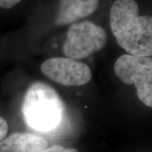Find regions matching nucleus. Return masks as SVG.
<instances>
[{
    "mask_svg": "<svg viewBox=\"0 0 152 152\" xmlns=\"http://www.w3.org/2000/svg\"><path fill=\"white\" fill-rule=\"evenodd\" d=\"M109 19L112 33L121 48L133 56H152V16H139L134 0H116Z\"/></svg>",
    "mask_w": 152,
    "mask_h": 152,
    "instance_id": "obj_1",
    "label": "nucleus"
},
{
    "mask_svg": "<svg viewBox=\"0 0 152 152\" xmlns=\"http://www.w3.org/2000/svg\"><path fill=\"white\" fill-rule=\"evenodd\" d=\"M64 106L59 95L46 83H33L26 91L22 114L26 124L39 132L56 128L64 115Z\"/></svg>",
    "mask_w": 152,
    "mask_h": 152,
    "instance_id": "obj_2",
    "label": "nucleus"
},
{
    "mask_svg": "<svg viewBox=\"0 0 152 152\" xmlns=\"http://www.w3.org/2000/svg\"><path fill=\"white\" fill-rule=\"evenodd\" d=\"M114 71L125 84H134L139 99L152 108L151 56L122 55L114 64Z\"/></svg>",
    "mask_w": 152,
    "mask_h": 152,
    "instance_id": "obj_3",
    "label": "nucleus"
},
{
    "mask_svg": "<svg viewBox=\"0 0 152 152\" xmlns=\"http://www.w3.org/2000/svg\"><path fill=\"white\" fill-rule=\"evenodd\" d=\"M106 42L107 34L101 26L88 20L73 23L68 30L63 52L68 58L83 59L103 49Z\"/></svg>",
    "mask_w": 152,
    "mask_h": 152,
    "instance_id": "obj_4",
    "label": "nucleus"
},
{
    "mask_svg": "<svg viewBox=\"0 0 152 152\" xmlns=\"http://www.w3.org/2000/svg\"><path fill=\"white\" fill-rule=\"evenodd\" d=\"M40 69L45 76L64 86H82L92 79V72L86 64L68 57L48 58Z\"/></svg>",
    "mask_w": 152,
    "mask_h": 152,
    "instance_id": "obj_5",
    "label": "nucleus"
},
{
    "mask_svg": "<svg viewBox=\"0 0 152 152\" xmlns=\"http://www.w3.org/2000/svg\"><path fill=\"white\" fill-rule=\"evenodd\" d=\"M99 0H59L55 18L56 26H66L92 14L98 8Z\"/></svg>",
    "mask_w": 152,
    "mask_h": 152,
    "instance_id": "obj_6",
    "label": "nucleus"
},
{
    "mask_svg": "<svg viewBox=\"0 0 152 152\" xmlns=\"http://www.w3.org/2000/svg\"><path fill=\"white\" fill-rule=\"evenodd\" d=\"M47 144L43 137L28 132H15L0 141V152H40Z\"/></svg>",
    "mask_w": 152,
    "mask_h": 152,
    "instance_id": "obj_7",
    "label": "nucleus"
},
{
    "mask_svg": "<svg viewBox=\"0 0 152 152\" xmlns=\"http://www.w3.org/2000/svg\"><path fill=\"white\" fill-rule=\"evenodd\" d=\"M40 152H78V151L73 148H65L62 146L54 145L52 147H46Z\"/></svg>",
    "mask_w": 152,
    "mask_h": 152,
    "instance_id": "obj_8",
    "label": "nucleus"
},
{
    "mask_svg": "<svg viewBox=\"0 0 152 152\" xmlns=\"http://www.w3.org/2000/svg\"><path fill=\"white\" fill-rule=\"evenodd\" d=\"M22 0H0V8L9 9L14 7Z\"/></svg>",
    "mask_w": 152,
    "mask_h": 152,
    "instance_id": "obj_9",
    "label": "nucleus"
},
{
    "mask_svg": "<svg viewBox=\"0 0 152 152\" xmlns=\"http://www.w3.org/2000/svg\"><path fill=\"white\" fill-rule=\"evenodd\" d=\"M7 132H8L7 122L2 117L0 116V141L4 140V138L7 135Z\"/></svg>",
    "mask_w": 152,
    "mask_h": 152,
    "instance_id": "obj_10",
    "label": "nucleus"
}]
</instances>
